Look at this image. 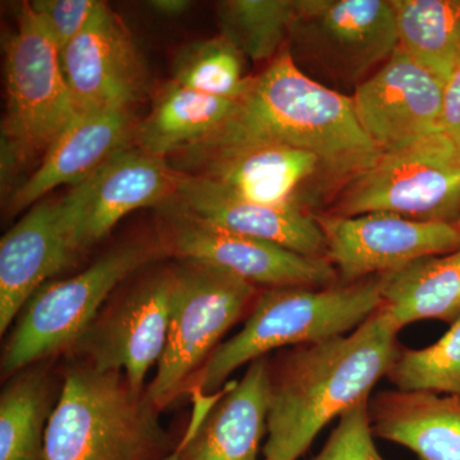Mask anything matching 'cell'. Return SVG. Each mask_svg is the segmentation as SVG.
Segmentation results:
<instances>
[{"instance_id":"obj_1","label":"cell","mask_w":460,"mask_h":460,"mask_svg":"<svg viewBox=\"0 0 460 460\" xmlns=\"http://www.w3.org/2000/svg\"><path fill=\"white\" fill-rule=\"evenodd\" d=\"M398 326L378 307L350 334L299 345L269 362L266 460H298L330 420L368 402L401 349Z\"/></svg>"},{"instance_id":"obj_2","label":"cell","mask_w":460,"mask_h":460,"mask_svg":"<svg viewBox=\"0 0 460 460\" xmlns=\"http://www.w3.org/2000/svg\"><path fill=\"white\" fill-rule=\"evenodd\" d=\"M262 141L310 151L323 169L350 178L366 171L383 153L363 131L352 98L308 77L288 49L253 77L228 122L190 147Z\"/></svg>"},{"instance_id":"obj_3","label":"cell","mask_w":460,"mask_h":460,"mask_svg":"<svg viewBox=\"0 0 460 460\" xmlns=\"http://www.w3.org/2000/svg\"><path fill=\"white\" fill-rule=\"evenodd\" d=\"M159 408L119 371L72 368L48 420L44 460H166Z\"/></svg>"},{"instance_id":"obj_4","label":"cell","mask_w":460,"mask_h":460,"mask_svg":"<svg viewBox=\"0 0 460 460\" xmlns=\"http://www.w3.org/2000/svg\"><path fill=\"white\" fill-rule=\"evenodd\" d=\"M381 305L380 277L325 288H271L257 296L243 328L202 366L196 389L211 395L247 363L278 348L347 334Z\"/></svg>"},{"instance_id":"obj_5","label":"cell","mask_w":460,"mask_h":460,"mask_svg":"<svg viewBox=\"0 0 460 460\" xmlns=\"http://www.w3.org/2000/svg\"><path fill=\"white\" fill-rule=\"evenodd\" d=\"M7 108L2 126V168L42 154L78 115L59 48L23 3L4 42Z\"/></svg>"},{"instance_id":"obj_6","label":"cell","mask_w":460,"mask_h":460,"mask_svg":"<svg viewBox=\"0 0 460 460\" xmlns=\"http://www.w3.org/2000/svg\"><path fill=\"white\" fill-rule=\"evenodd\" d=\"M163 253L159 242H133L114 248L75 277L44 284L21 311L3 350V374H17L75 347L118 284Z\"/></svg>"},{"instance_id":"obj_7","label":"cell","mask_w":460,"mask_h":460,"mask_svg":"<svg viewBox=\"0 0 460 460\" xmlns=\"http://www.w3.org/2000/svg\"><path fill=\"white\" fill-rule=\"evenodd\" d=\"M288 40L308 77L356 90L398 49L394 7L392 0H299Z\"/></svg>"},{"instance_id":"obj_8","label":"cell","mask_w":460,"mask_h":460,"mask_svg":"<svg viewBox=\"0 0 460 460\" xmlns=\"http://www.w3.org/2000/svg\"><path fill=\"white\" fill-rule=\"evenodd\" d=\"M390 213L423 222H458L460 155L443 132L383 151L350 178L337 213Z\"/></svg>"},{"instance_id":"obj_9","label":"cell","mask_w":460,"mask_h":460,"mask_svg":"<svg viewBox=\"0 0 460 460\" xmlns=\"http://www.w3.org/2000/svg\"><path fill=\"white\" fill-rule=\"evenodd\" d=\"M171 323L164 353L146 394L157 408L177 396L242 316L256 287L214 266L181 261L172 269Z\"/></svg>"},{"instance_id":"obj_10","label":"cell","mask_w":460,"mask_h":460,"mask_svg":"<svg viewBox=\"0 0 460 460\" xmlns=\"http://www.w3.org/2000/svg\"><path fill=\"white\" fill-rule=\"evenodd\" d=\"M163 252L214 266L271 288L334 286L337 271L325 257L296 253L270 242L230 232L202 219L175 196L159 208Z\"/></svg>"},{"instance_id":"obj_11","label":"cell","mask_w":460,"mask_h":460,"mask_svg":"<svg viewBox=\"0 0 460 460\" xmlns=\"http://www.w3.org/2000/svg\"><path fill=\"white\" fill-rule=\"evenodd\" d=\"M325 257L345 283L380 277L420 257L460 248L456 223L423 222L390 213L316 217Z\"/></svg>"},{"instance_id":"obj_12","label":"cell","mask_w":460,"mask_h":460,"mask_svg":"<svg viewBox=\"0 0 460 460\" xmlns=\"http://www.w3.org/2000/svg\"><path fill=\"white\" fill-rule=\"evenodd\" d=\"M81 204L75 189L60 201H41L0 241V332L30 298L84 252Z\"/></svg>"},{"instance_id":"obj_13","label":"cell","mask_w":460,"mask_h":460,"mask_svg":"<svg viewBox=\"0 0 460 460\" xmlns=\"http://www.w3.org/2000/svg\"><path fill=\"white\" fill-rule=\"evenodd\" d=\"M172 288V269L151 275L96 319L75 349L86 357L87 365L122 372L133 389L144 390L148 371L164 353Z\"/></svg>"},{"instance_id":"obj_14","label":"cell","mask_w":460,"mask_h":460,"mask_svg":"<svg viewBox=\"0 0 460 460\" xmlns=\"http://www.w3.org/2000/svg\"><path fill=\"white\" fill-rule=\"evenodd\" d=\"M445 83L402 48L353 91L357 119L381 151L440 131Z\"/></svg>"},{"instance_id":"obj_15","label":"cell","mask_w":460,"mask_h":460,"mask_svg":"<svg viewBox=\"0 0 460 460\" xmlns=\"http://www.w3.org/2000/svg\"><path fill=\"white\" fill-rule=\"evenodd\" d=\"M60 57L78 113L132 108L146 95V66L131 32L104 2Z\"/></svg>"},{"instance_id":"obj_16","label":"cell","mask_w":460,"mask_h":460,"mask_svg":"<svg viewBox=\"0 0 460 460\" xmlns=\"http://www.w3.org/2000/svg\"><path fill=\"white\" fill-rule=\"evenodd\" d=\"M172 157L177 171L213 181L237 198L268 206L298 205L296 190L323 169L314 154L279 142L189 147Z\"/></svg>"},{"instance_id":"obj_17","label":"cell","mask_w":460,"mask_h":460,"mask_svg":"<svg viewBox=\"0 0 460 460\" xmlns=\"http://www.w3.org/2000/svg\"><path fill=\"white\" fill-rule=\"evenodd\" d=\"M183 172L163 157L137 146L115 154L83 183L80 239L84 251L105 237L127 214L141 208H162L177 196Z\"/></svg>"},{"instance_id":"obj_18","label":"cell","mask_w":460,"mask_h":460,"mask_svg":"<svg viewBox=\"0 0 460 460\" xmlns=\"http://www.w3.org/2000/svg\"><path fill=\"white\" fill-rule=\"evenodd\" d=\"M132 108L78 113L47 151L40 165L12 193L9 210L18 213L60 186H78L135 142Z\"/></svg>"},{"instance_id":"obj_19","label":"cell","mask_w":460,"mask_h":460,"mask_svg":"<svg viewBox=\"0 0 460 460\" xmlns=\"http://www.w3.org/2000/svg\"><path fill=\"white\" fill-rule=\"evenodd\" d=\"M269 392V361L262 357L226 387L205 420L192 417L177 444L180 460H257L268 436Z\"/></svg>"},{"instance_id":"obj_20","label":"cell","mask_w":460,"mask_h":460,"mask_svg":"<svg viewBox=\"0 0 460 460\" xmlns=\"http://www.w3.org/2000/svg\"><path fill=\"white\" fill-rule=\"evenodd\" d=\"M177 198L190 211L220 228L270 242L301 255L325 257L323 230L316 217L299 205L256 204L226 192L205 178L184 172Z\"/></svg>"},{"instance_id":"obj_21","label":"cell","mask_w":460,"mask_h":460,"mask_svg":"<svg viewBox=\"0 0 460 460\" xmlns=\"http://www.w3.org/2000/svg\"><path fill=\"white\" fill-rule=\"evenodd\" d=\"M368 413L374 435L408 447L420 460H460V396L380 393L368 402Z\"/></svg>"},{"instance_id":"obj_22","label":"cell","mask_w":460,"mask_h":460,"mask_svg":"<svg viewBox=\"0 0 460 460\" xmlns=\"http://www.w3.org/2000/svg\"><path fill=\"white\" fill-rule=\"evenodd\" d=\"M381 310L399 329L414 321L460 319V248L420 257L380 275Z\"/></svg>"},{"instance_id":"obj_23","label":"cell","mask_w":460,"mask_h":460,"mask_svg":"<svg viewBox=\"0 0 460 460\" xmlns=\"http://www.w3.org/2000/svg\"><path fill=\"white\" fill-rule=\"evenodd\" d=\"M238 105L239 100L206 95L171 81L137 124L135 145L150 155L168 159L219 131Z\"/></svg>"},{"instance_id":"obj_24","label":"cell","mask_w":460,"mask_h":460,"mask_svg":"<svg viewBox=\"0 0 460 460\" xmlns=\"http://www.w3.org/2000/svg\"><path fill=\"white\" fill-rule=\"evenodd\" d=\"M399 47L447 83L460 68V0H392Z\"/></svg>"},{"instance_id":"obj_25","label":"cell","mask_w":460,"mask_h":460,"mask_svg":"<svg viewBox=\"0 0 460 460\" xmlns=\"http://www.w3.org/2000/svg\"><path fill=\"white\" fill-rule=\"evenodd\" d=\"M0 396V460H44L50 387L41 371H20Z\"/></svg>"},{"instance_id":"obj_26","label":"cell","mask_w":460,"mask_h":460,"mask_svg":"<svg viewBox=\"0 0 460 460\" xmlns=\"http://www.w3.org/2000/svg\"><path fill=\"white\" fill-rule=\"evenodd\" d=\"M299 0H228L217 5L222 35L244 57L262 62L289 38Z\"/></svg>"},{"instance_id":"obj_27","label":"cell","mask_w":460,"mask_h":460,"mask_svg":"<svg viewBox=\"0 0 460 460\" xmlns=\"http://www.w3.org/2000/svg\"><path fill=\"white\" fill-rule=\"evenodd\" d=\"M181 86L217 98L239 100L253 77L244 75V56L224 35L195 42L175 58L172 80Z\"/></svg>"},{"instance_id":"obj_28","label":"cell","mask_w":460,"mask_h":460,"mask_svg":"<svg viewBox=\"0 0 460 460\" xmlns=\"http://www.w3.org/2000/svg\"><path fill=\"white\" fill-rule=\"evenodd\" d=\"M387 377L402 392L460 396V319L429 347L401 350Z\"/></svg>"},{"instance_id":"obj_29","label":"cell","mask_w":460,"mask_h":460,"mask_svg":"<svg viewBox=\"0 0 460 460\" xmlns=\"http://www.w3.org/2000/svg\"><path fill=\"white\" fill-rule=\"evenodd\" d=\"M368 402L345 411L328 443L313 460H384L374 443Z\"/></svg>"},{"instance_id":"obj_30","label":"cell","mask_w":460,"mask_h":460,"mask_svg":"<svg viewBox=\"0 0 460 460\" xmlns=\"http://www.w3.org/2000/svg\"><path fill=\"white\" fill-rule=\"evenodd\" d=\"M29 3L60 53L84 31L100 4L96 0H33Z\"/></svg>"},{"instance_id":"obj_31","label":"cell","mask_w":460,"mask_h":460,"mask_svg":"<svg viewBox=\"0 0 460 460\" xmlns=\"http://www.w3.org/2000/svg\"><path fill=\"white\" fill-rule=\"evenodd\" d=\"M440 131L460 155V68L445 83Z\"/></svg>"},{"instance_id":"obj_32","label":"cell","mask_w":460,"mask_h":460,"mask_svg":"<svg viewBox=\"0 0 460 460\" xmlns=\"http://www.w3.org/2000/svg\"><path fill=\"white\" fill-rule=\"evenodd\" d=\"M148 7L164 16H180L190 7V2L189 0H154L148 3Z\"/></svg>"},{"instance_id":"obj_33","label":"cell","mask_w":460,"mask_h":460,"mask_svg":"<svg viewBox=\"0 0 460 460\" xmlns=\"http://www.w3.org/2000/svg\"><path fill=\"white\" fill-rule=\"evenodd\" d=\"M166 460H180V452H178V447L174 450V453H172V456H169V458Z\"/></svg>"},{"instance_id":"obj_34","label":"cell","mask_w":460,"mask_h":460,"mask_svg":"<svg viewBox=\"0 0 460 460\" xmlns=\"http://www.w3.org/2000/svg\"><path fill=\"white\" fill-rule=\"evenodd\" d=\"M456 226H458V229H459V232H460V217H459L458 222H456Z\"/></svg>"},{"instance_id":"obj_35","label":"cell","mask_w":460,"mask_h":460,"mask_svg":"<svg viewBox=\"0 0 460 460\" xmlns=\"http://www.w3.org/2000/svg\"><path fill=\"white\" fill-rule=\"evenodd\" d=\"M266 460V459H265Z\"/></svg>"}]
</instances>
